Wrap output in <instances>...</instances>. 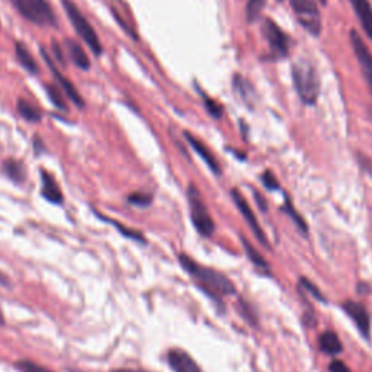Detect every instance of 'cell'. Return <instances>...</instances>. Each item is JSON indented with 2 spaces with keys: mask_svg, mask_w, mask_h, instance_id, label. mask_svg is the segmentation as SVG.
Here are the masks:
<instances>
[{
  "mask_svg": "<svg viewBox=\"0 0 372 372\" xmlns=\"http://www.w3.org/2000/svg\"><path fill=\"white\" fill-rule=\"evenodd\" d=\"M112 372H140V371H134V369H115Z\"/></svg>",
  "mask_w": 372,
  "mask_h": 372,
  "instance_id": "cell-36",
  "label": "cell"
},
{
  "mask_svg": "<svg viewBox=\"0 0 372 372\" xmlns=\"http://www.w3.org/2000/svg\"><path fill=\"white\" fill-rule=\"evenodd\" d=\"M185 138L188 140V143L192 146V149L200 154V157H201L202 161L207 163V166H208L212 172H214L216 174H220V173H221L220 165H218V162H217L216 156L209 151V149H208L204 143H201V141H200L197 137H193L191 133H185Z\"/></svg>",
  "mask_w": 372,
  "mask_h": 372,
  "instance_id": "cell-14",
  "label": "cell"
},
{
  "mask_svg": "<svg viewBox=\"0 0 372 372\" xmlns=\"http://www.w3.org/2000/svg\"><path fill=\"white\" fill-rule=\"evenodd\" d=\"M318 345H320V349L326 353V355H330V357L339 355V353L343 350L339 336L330 330L322 333L320 339H318Z\"/></svg>",
  "mask_w": 372,
  "mask_h": 372,
  "instance_id": "cell-17",
  "label": "cell"
},
{
  "mask_svg": "<svg viewBox=\"0 0 372 372\" xmlns=\"http://www.w3.org/2000/svg\"><path fill=\"white\" fill-rule=\"evenodd\" d=\"M262 35L267 40L271 50L276 56L288 54V38L283 31L271 20H267L262 25Z\"/></svg>",
  "mask_w": 372,
  "mask_h": 372,
  "instance_id": "cell-9",
  "label": "cell"
},
{
  "mask_svg": "<svg viewBox=\"0 0 372 372\" xmlns=\"http://www.w3.org/2000/svg\"><path fill=\"white\" fill-rule=\"evenodd\" d=\"M0 323L3 325V314H2V311H0Z\"/></svg>",
  "mask_w": 372,
  "mask_h": 372,
  "instance_id": "cell-37",
  "label": "cell"
},
{
  "mask_svg": "<svg viewBox=\"0 0 372 372\" xmlns=\"http://www.w3.org/2000/svg\"><path fill=\"white\" fill-rule=\"evenodd\" d=\"M16 110H17V112H20V115H21L24 119H27V121H29V122H40L41 118H43L40 110H38V108H35V106H34L31 102H28V101H25V99H20V101H17V103H16Z\"/></svg>",
  "mask_w": 372,
  "mask_h": 372,
  "instance_id": "cell-20",
  "label": "cell"
},
{
  "mask_svg": "<svg viewBox=\"0 0 372 372\" xmlns=\"http://www.w3.org/2000/svg\"><path fill=\"white\" fill-rule=\"evenodd\" d=\"M15 52H16V59L21 63V66L29 72L31 75H37L38 73V64L34 60L32 54L29 50L22 44V43H16L15 44Z\"/></svg>",
  "mask_w": 372,
  "mask_h": 372,
  "instance_id": "cell-18",
  "label": "cell"
},
{
  "mask_svg": "<svg viewBox=\"0 0 372 372\" xmlns=\"http://www.w3.org/2000/svg\"><path fill=\"white\" fill-rule=\"evenodd\" d=\"M108 221L112 223V224H115L117 228L119 230V232H121L124 236H127V237H130V239H133V240H135V241H140V243H146L143 235L138 233V232H135V230H128L126 225H122V224H119V223H115V221H112V220H108Z\"/></svg>",
  "mask_w": 372,
  "mask_h": 372,
  "instance_id": "cell-28",
  "label": "cell"
},
{
  "mask_svg": "<svg viewBox=\"0 0 372 372\" xmlns=\"http://www.w3.org/2000/svg\"><path fill=\"white\" fill-rule=\"evenodd\" d=\"M329 371L330 372H352L348 366H346V364L345 362H342V361H333V362H330V365H329Z\"/></svg>",
  "mask_w": 372,
  "mask_h": 372,
  "instance_id": "cell-32",
  "label": "cell"
},
{
  "mask_svg": "<svg viewBox=\"0 0 372 372\" xmlns=\"http://www.w3.org/2000/svg\"><path fill=\"white\" fill-rule=\"evenodd\" d=\"M64 44H66V50H67V52H68L70 59H72V61H73L79 68L84 70V72H86V70H89V68H91V60H89V57H87V54L84 52L83 47H82L79 43H76L75 40L67 38V40L64 41Z\"/></svg>",
  "mask_w": 372,
  "mask_h": 372,
  "instance_id": "cell-16",
  "label": "cell"
},
{
  "mask_svg": "<svg viewBox=\"0 0 372 372\" xmlns=\"http://www.w3.org/2000/svg\"><path fill=\"white\" fill-rule=\"evenodd\" d=\"M61 5L64 8V12L67 13L70 22H72L75 31L79 34V37L87 44L92 50L95 56L102 54V44L101 40L96 35L94 27L89 24V21L86 20L84 15L80 12L76 3H73L72 0H61Z\"/></svg>",
  "mask_w": 372,
  "mask_h": 372,
  "instance_id": "cell-3",
  "label": "cell"
},
{
  "mask_svg": "<svg viewBox=\"0 0 372 372\" xmlns=\"http://www.w3.org/2000/svg\"><path fill=\"white\" fill-rule=\"evenodd\" d=\"M3 172L9 179H12L16 184H22L27 178V172L22 165V162L15 161V158H8L3 162Z\"/></svg>",
  "mask_w": 372,
  "mask_h": 372,
  "instance_id": "cell-19",
  "label": "cell"
},
{
  "mask_svg": "<svg viewBox=\"0 0 372 372\" xmlns=\"http://www.w3.org/2000/svg\"><path fill=\"white\" fill-rule=\"evenodd\" d=\"M253 195H255V200L258 201L259 208H260L262 211H267V209H268V207H267V201H265V198L262 197V195H260L259 192H255Z\"/></svg>",
  "mask_w": 372,
  "mask_h": 372,
  "instance_id": "cell-34",
  "label": "cell"
},
{
  "mask_svg": "<svg viewBox=\"0 0 372 372\" xmlns=\"http://www.w3.org/2000/svg\"><path fill=\"white\" fill-rule=\"evenodd\" d=\"M290 2L299 24L313 35L320 34L322 17L315 0H290Z\"/></svg>",
  "mask_w": 372,
  "mask_h": 372,
  "instance_id": "cell-6",
  "label": "cell"
},
{
  "mask_svg": "<svg viewBox=\"0 0 372 372\" xmlns=\"http://www.w3.org/2000/svg\"><path fill=\"white\" fill-rule=\"evenodd\" d=\"M241 243H243V247H244L247 258L251 259V262L255 265V267L259 268V269H263V271H268L269 269L268 262L265 260V258L259 253V251L255 249L253 244L249 240H247V239H244V237L241 239Z\"/></svg>",
  "mask_w": 372,
  "mask_h": 372,
  "instance_id": "cell-21",
  "label": "cell"
},
{
  "mask_svg": "<svg viewBox=\"0 0 372 372\" xmlns=\"http://www.w3.org/2000/svg\"><path fill=\"white\" fill-rule=\"evenodd\" d=\"M318 2H320L322 5H326V3H327V0H318Z\"/></svg>",
  "mask_w": 372,
  "mask_h": 372,
  "instance_id": "cell-38",
  "label": "cell"
},
{
  "mask_svg": "<svg viewBox=\"0 0 372 372\" xmlns=\"http://www.w3.org/2000/svg\"><path fill=\"white\" fill-rule=\"evenodd\" d=\"M153 201V197L146 192H133L128 197V202L135 207H149Z\"/></svg>",
  "mask_w": 372,
  "mask_h": 372,
  "instance_id": "cell-26",
  "label": "cell"
},
{
  "mask_svg": "<svg viewBox=\"0 0 372 372\" xmlns=\"http://www.w3.org/2000/svg\"><path fill=\"white\" fill-rule=\"evenodd\" d=\"M168 362L173 372H202L197 361L184 349H170L168 352Z\"/></svg>",
  "mask_w": 372,
  "mask_h": 372,
  "instance_id": "cell-12",
  "label": "cell"
},
{
  "mask_svg": "<svg viewBox=\"0 0 372 372\" xmlns=\"http://www.w3.org/2000/svg\"><path fill=\"white\" fill-rule=\"evenodd\" d=\"M52 44V51H54V56H56V60L60 61L63 66H66V61H64V56H63V52L60 50V45L57 44V41H51Z\"/></svg>",
  "mask_w": 372,
  "mask_h": 372,
  "instance_id": "cell-33",
  "label": "cell"
},
{
  "mask_svg": "<svg viewBox=\"0 0 372 372\" xmlns=\"http://www.w3.org/2000/svg\"><path fill=\"white\" fill-rule=\"evenodd\" d=\"M267 0H247L246 5V20L249 24H253L259 20V16L265 8Z\"/></svg>",
  "mask_w": 372,
  "mask_h": 372,
  "instance_id": "cell-23",
  "label": "cell"
},
{
  "mask_svg": "<svg viewBox=\"0 0 372 372\" xmlns=\"http://www.w3.org/2000/svg\"><path fill=\"white\" fill-rule=\"evenodd\" d=\"M292 79L301 101L306 105H314L320 94V77L314 66L307 60H298L292 66Z\"/></svg>",
  "mask_w": 372,
  "mask_h": 372,
  "instance_id": "cell-2",
  "label": "cell"
},
{
  "mask_svg": "<svg viewBox=\"0 0 372 372\" xmlns=\"http://www.w3.org/2000/svg\"><path fill=\"white\" fill-rule=\"evenodd\" d=\"M188 202L191 211V220L197 232L205 237H209L216 232V223L212 220L209 211L201 197V192L195 185L188 186Z\"/></svg>",
  "mask_w": 372,
  "mask_h": 372,
  "instance_id": "cell-4",
  "label": "cell"
},
{
  "mask_svg": "<svg viewBox=\"0 0 372 372\" xmlns=\"http://www.w3.org/2000/svg\"><path fill=\"white\" fill-rule=\"evenodd\" d=\"M282 209L287 212L288 217H290V218L294 221V224L298 227V230H299L301 233L308 235V225H307L306 220L303 218V216H299V214H298V212L295 211V208L292 207V204H291L288 200L285 201V205H283V208H282Z\"/></svg>",
  "mask_w": 372,
  "mask_h": 372,
  "instance_id": "cell-24",
  "label": "cell"
},
{
  "mask_svg": "<svg viewBox=\"0 0 372 372\" xmlns=\"http://www.w3.org/2000/svg\"><path fill=\"white\" fill-rule=\"evenodd\" d=\"M45 91H47V95H48L50 101L52 102V105H56L57 108L61 110V111H67V105H66L64 96H63V94L60 92V89L56 84H52V83L47 84Z\"/></svg>",
  "mask_w": 372,
  "mask_h": 372,
  "instance_id": "cell-25",
  "label": "cell"
},
{
  "mask_svg": "<svg viewBox=\"0 0 372 372\" xmlns=\"http://www.w3.org/2000/svg\"><path fill=\"white\" fill-rule=\"evenodd\" d=\"M12 5L27 20L37 25L56 27L57 20L47 0H10Z\"/></svg>",
  "mask_w": 372,
  "mask_h": 372,
  "instance_id": "cell-5",
  "label": "cell"
},
{
  "mask_svg": "<svg viewBox=\"0 0 372 372\" xmlns=\"http://www.w3.org/2000/svg\"><path fill=\"white\" fill-rule=\"evenodd\" d=\"M299 283H301V285H303L304 287V290H307L315 299H318V301H322V303H325V298H323V294L320 292V290H318L315 285H314V283H311L307 278H301L299 279Z\"/></svg>",
  "mask_w": 372,
  "mask_h": 372,
  "instance_id": "cell-30",
  "label": "cell"
},
{
  "mask_svg": "<svg viewBox=\"0 0 372 372\" xmlns=\"http://www.w3.org/2000/svg\"><path fill=\"white\" fill-rule=\"evenodd\" d=\"M350 44L353 47V51H355V56L358 59L362 75L369 87V92L372 94V54H371V51L366 47L365 41L361 38V35L355 29L350 31Z\"/></svg>",
  "mask_w": 372,
  "mask_h": 372,
  "instance_id": "cell-8",
  "label": "cell"
},
{
  "mask_svg": "<svg viewBox=\"0 0 372 372\" xmlns=\"http://www.w3.org/2000/svg\"><path fill=\"white\" fill-rule=\"evenodd\" d=\"M41 56L44 57L45 64H47L48 68L51 70V73L54 75L57 83L60 84V87L63 89V92L67 95V98H68L70 101H72V102L77 106V108H84V99L82 98V95L79 94V91H77L76 87L72 84V82H70V80H68V79L60 72V70L56 67V64L52 63L51 57L47 54V51H45L44 48H41Z\"/></svg>",
  "mask_w": 372,
  "mask_h": 372,
  "instance_id": "cell-10",
  "label": "cell"
},
{
  "mask_svg": "<svg viewBox=\"0 0 372 372\" xmlns=\"http://www.w3.org/2000/svg\"><path fill=\"white\" fill-rule=\"evenodd\" d=\"M233 86H235V91L237 92V95L247 103H251L255 99V91L252 84L247 82L246 79H243L241 76L236 75L235 80H233Z\"/></svg>",
  "mask_w": 372,
  "mask_h": 372,
  "instance_id": "cell-22",
  "label": "cell"
},
{
  "mask_svg": "<svg viewBox=\"0 0 372 372\" xmlns=\"http://www.w3.org/2000/svg\"><path fill=\"white\" fill-rule=\"evenodd\" d=\"M15 366L20 369L21 372H52L50 369H47L45 366L40 365V364H35L32 361L28 359H22V361H17L15 364Z\"/></svg>",
  "mask_w": 372,
  "mask_h": 372,
  "instance_id": "cell-27",
  "label": "cell"
},
{
  "mask_svg": "<svg viewBox=\"0 0 372 372\" xmlns=\"http://www.w3.org/2000/svg\"><path fill=\"white\" fill-rule=\"evenodd\" d=\"M0 283H2L3 287H8V283H9V279L3 274H0Z\"/></svg>",
  "mask_w": 372,
  "mask_h": 372,
  "instance_id": "cell-35",
  "label": "cell"
},
{
  "mask_svg": "<svg viewBox=\"0 0 372 372\" xmlns=\"http://www.w3.org/2000/svg\"><path fill=\"white\" fill-rule=\"evenodd\" d=\"M343 311L352 318L353 323L358 327L359 333L364 336L366 341L371 338V317L366 308L357 303V301H345L342 304Z\"/></svg>",
  "mask_w": 372,
  "mask_h": 372,
  "instance_id": "cell-11",
  "label": "cell"
},
{
  "mask_svg": "<svg viewBox=\"0 0 372 372\" xmlns=\"http://www.w3.org/2000/svg\"><path fill=\"white\" fill-rule=\"evenodd\" d=\"M204 101H205V108L211 114V117L221 118V115H223V106L220 103H217L216 101H212V99L207 98L205 95H204Z\"/></svg>",
  "mask_w": 372,
  "mask_h": 372,
  "instance_id": "cell-29",
  "label": "cell"
},
{
  "mask_svg": "<svg viewBox=\"0 0 372 372\" xmlns=\"http://www.w3.org/2000/svg\"><path fill=\"white\" fill-rule=\"evenodd\" d=\"M232 198L237 207V209L240 211V214L243 216L244 221L247 223V225L251 227L252 230V233L255 235V237L258 239V241L265 246V247H269V241L267 240V235H265L263 232V228L260 227L256 216H255V212L252 209V207L249 205V202L246 201V198L243 197V195L237 191V189H233L232 191Z\"/></svg>",
  "mask_w": 372,
  "mask_h": 372,
  "instance_id": "cell-7",
  "label": "cell"
},
{
  "mask_svg": "<svg viewBox=\"0 0 372 372\" xmlns=\"http://www.w3.org/2000/svg\"><path fill=\"white\" fill-rule=\"evenodd\" d=\"M350 3L358 16L364 31L372 40V6L369 3V0H350Z\"/></svg>",
  "mask_w": 372,
  "mask_h": 372,
  "instance_id": "cell-15",
  "label": "cell"
},
{
  "mask_svg": "<svg viewBox=\"0 0 372 372\" xmlns=\"http://www.w3.org/2000/svg\"><path fill=\"white\" fill-rule=\"evenodd\" d=\"M41 195L43 197L52 202V204H61L63 202V192L59 186V184L56 182L54 176L51 173H48L47 170H41Z\"/></svg>",
  "mask_w": 372,
  "mask_h": 372,
  "instance_id": "cell-13",
  "label": "cell"
},
{
  "mask_svg": "<svg viewBox=\"0 0 372 372\" xmlns=\"http://www.w3.org/2000/svg\"><path fill=\"white\" fill-rule=\"evenodd\" d=\"M181 265L185 268V271L197 281L198 285L214 299H221V297L232 295L236 292L235 283L230 281L225 275L221 272L211 269L207 267H202L197 260H193L185 253L179 255Z\"/></svg>",
  "mask_w": 372,
  "mask_h": 372,
  "instance_id": "cell-1",
  "label": "cell"
},
{
  "mask_svg": "<svg viewBox=\"0 0 372 372\" xmlns=\"http://www.w3.org/2000/svg\"><path fill=\"white\" fill-rule=\"evenodd\" d=\"M262 182L263 185L268 188V191H276L279 189V182L276 181L275 174L271 172V170H267L263 174H262Z\"/></svg>",
  "mask_w": 372,
  "mask_h": 372,
  "instance_id": "cell-31",
  "label": "cell"
},
{
  "mask_svg": "<svg viewBox=\"0 0 372 372\" xmlns=\"http://www.w3.org/2000/svg\"><path fill=\"white\" fill-rule=\"evenodd\" d=\"M279 2H281V0H279Z\"/></svg>",
  "mask_w": 372,
  "mask_h": 372,
  "instance_id": "cell-39",
  "label": "cell"
}]
</instances>
